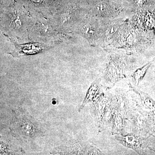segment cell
Here are the masks:
<instances>
[{
    "mask_svg": "<svg viewBox=\"0 0 155 155\" xmlns=\"http://www.w3.org/2000/svg\"><path fill=\"white\" fill-rule=\"evenodd\" d=\"M29 13L17 0H1V30L12 43H24L28 38Z\"/></svg>",
    "mask_w": 155,
    "mask_h": 155,
    "instance_id": "1",
    "label": "cell"
},
{
    "mask_svg": "<svg viewBox=\"0 0 155 155\" xmlns=\"http://www.w3.org/2000/svg\"><path fill=\"white\" fill-rule=\"evenodd\" d=\"M28 31L30 41L56 46L72 38V35L61 32L51 18L37 13H28Z\"/></svg>",
    "mask_w": 155,
    "mask_h": 155,
    "instance_id": "2",
    "label": "cell"
},
{
    "mask_svg": "<svg viewBox=\"0 0 155 155\" xmlns=\"http://www.w3.org/2000/svg\"><path fill=\"white\" fill-rule=\"evenodd\" d=\"M9 129L14 138L21 141H32L45 133L41 123L22 107L13 110Z\"/></svg>",
    "mask_w": 155,
    "mask_h": 155,
    "instance_id": "3",
    "label": "cell"
},
{
    "mask_svg": "<svg viewBox=\"0 0 155 155\" xmlns=\"http://www.w3.org/2000/svg\"><path fill=\"white\" fill-rule=\"evenodd\" d=\"M150 39L146 30L136 26L126 20L119 28L112 46L125 50L128 54L141 51L149 44Z\"/></svg>",
    "mask_w": 155,
    "mask_h": 155,
    "instance_id": "4",
    "label": "cell"
},
{
    "mask_svg": "<svg viewBox=\"0 0 155 155\" xmlns=\"http://www.w3.org/2000/svg\"><path fill=\"white\" fill-rule=\"evenodd\" d=\"M84 2L64 0L57 12L51 18L61 32L72 35L73 27L87 14L84 8Z\"/></svg>",
    "mask_w": 155,
    "mask_h": 155,
    "instance_id": "5",
    "label": "cell"
},
{
    "mask_svg": "<svg viewBox=\"0 0 155 155\" xmlns=\"http://www.w3.org/2000/svg\"><path fill=\"white\" fill-rule=\"evenodd\" d=\"M84 6L87 14L102 19L121 17L125 11L132 12L127 0H87Z\"/></svg>",
    "mask_w": 155,
    "mask_h": 155,
    "instance_id": "6",
    "label": "cell"
},
{
    "mask_svg": "<svg viewBox=\"0 0 155 155\" xmlns=\"http://www.w3.org/2000/svg\"><path fill=\"white\" fill-rule=\"evenodd\" d=\"M104 31V19L87 14L73 27L72 34L83 37L92 46L102 47Z\"/></svg>",
    "mask_w": 155,
    "mask_h": 155,
    "instance_id": "7",
    "label": "cell"
},
{
    "mask_svg": "<svg viewBox=\"0 0 155 155\" xmlns=\"http://www.w3.org/2000/svg\"><path fill=\"white\" fill-rule=\"evenodd\" d=\"M28 13H39L51 18L58 11L64 0H17Z\"/></svg>",
    "mask_w": 155,
    "mask_h": 155,
    "instance_id": "8",
    "label": "cell"
},
{
    "mask_svg": "<svg viewBox=\"0 0 155 155\" xmlns=\"http://www.w3.org/2000/svg\"><path fill=\"white\" fill-rule=\"evenodd\" d=\"M14 49L9 53L14 58L35 55L54 47V46L38 42L30 41L22 44L13 43Z\"/></svg>",
    "mask_w": 155,
    "mask_h": 155,
    "instance_id": "9",
    "label": "cell"
},
{
    "mask_svg": "<svg viewBox=\"0 0 155 155\" xmlns=\"http://www.w3.org/2000/svg\"><path fill=\"white\" fill-rule=\"evenodd\" d=\"M96 148L85 143L74 142L67 143L55 148L51 155L94 154L97 153Z\"/></svg>",
    "mask_w": 155,
    "mask_h": 155,
    "instance_id": "10",
    "label": "cell"
},
{
    "mask_svg": "<svg viewBox=\"0 0 155 155\" xmlns=\"http://www.w3.org/2000/svg\"><path fill=\"white\" fill-rule=\"evenodd\" d=\"M103 19L104 31L102 48L106 49L109 46H111L113 44L119 28L126 19L122 17Z\"/></svg>",
    "mask_w": 155,
    "mask_h": 155,
    "instance_id": "11",
    "label": "cell"
},
{
    "mask_svg": "<svg viewBox=\"0 0 155 155\" xmlns=\"http://www.w3.org/2000/svg\"><path fill=\"white\" fill-rule=\"evenodd\" d=\"M100 79H97L94 81L92 84L87 91L83 102L79 108V112L81 111L87 104L95 101L97 98L100 92Z\"/></svg>",
    "mask_w": 155,
    "mask_h": 155,
    "instance_id": "12",
    "label": "cell"
},
{
    "mask_svg": "<svg viewBox=\"0 0 155 155\" xmlns=\"http://www.w3.org/2000/svg\"><path fill=\"white\" fill-rule=\"evenodd\" d=\"M116 138L120 143L125 147L132 149L138 153L141 150L140 140L135 136L129 134L124 136L116 137Z\"/></svg>",
    "mask_w": 155,
    "mask_h": 155,
    "instance_id": "13",
    "label": "cell"
},
{
    "mask_svg": "<svg viewBox=\"0 0 155 155\" xmlns=\"http://www.w3.org/2000/svg\"><path fill=\"white\" fill-rule=\"evenodd\" d=\"M24 152L11 140H5L1 137L0 155L22 154Z\"/></svg>",
    "mask_w": 155,
    "mask_h": 155,
    "instance_id": "14",
    "label": "cell"
},
{
    "mask_svg": "<svg viewBox=\"0 0 155 155\" xmlns=\"http://www.w3.org/2000/svg\"><path fill=\"white\" fill-rule=\"evenodd\" d=\"M129 2L132 12L147 9H154L155 0H127Z\"/></svg>",
    "mask_w": 155,
    "mask_h": 155,
    "instance_id": "15",
    "label": "cell"
},
{
    "mask_svg": "<svg viewBox=\"0 0 155 155\" xmlns=\"http://www.w3.org/2000/svg\"><path fill=\"white\" fill-rule=\"evenodd\" d=\"M130 90L138 94L141 99L142 104L145 108L150 110H155V101L150 97L148 94L140 91L138 89L136 88V87L132 86L130 84Z\"/></svg>",
    "mask_w": 155,
    "mask_h": 155,
    "instance_id": "16",
    "label": "cell"
},
{
    "mask_svg": "<svg viewBox=\"0 0 155 155\" xmlns=\"http://www.w3.org/2000/svg\"><path fill=\"white\" fill-rule=\"evenodd\" d=\"M155 60V58L152 61L149 62L143 67L137 69L135 72H134L133 75H131L133 83L134 84V86L136 87L138 86V84L143 79L145 75L146 74L147 71L149 69L150 67L151 66Z\"/></svg>",
    "mask_w": 155,
    "mask_h": 155,
    "instance_id": "17",
    "label": "cell"
},
{
    "mask_svg": "<svg viewBox=\"0 0 155 155\" xmlns=\"http://www.w3.org/2000/svg\"><path fill=\"white\" fill-rule=\"evenodd\" d=\"M72 1H75L78 2H84L86 1L87 0H72Z\"/></svg>",
    "mask_w": 155,
    "mask_h": 155,
    "instance_id": "18",
    "label": "cell"
},
{
    "mask_svg": "<svg viewBox=\"0 0 155 155\" xmlns=\"http://www.w3.org/2000/svg\"></svg>",
    "mask_w": 155,
    "mask_h": 155,
    "instance_id": "19",
    "label": "cell"
}]
</instances>
